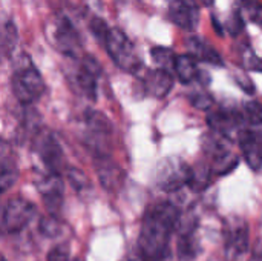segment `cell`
<instances>
[{
  "label": "cell",
  "mask_w": 262,
  "mask_h": 261,
  "mask_svg": "<svg viewBox=\"0 0 262 261\" xmlns=\"http://www.w3.org/2000/svg\"><path fill=\"white\" fill-rule=\"evenodd\" d=\"M180 225V211L169 202L155 203L143 218L138 251L143 261H166L173 231Z\"/></svg>",
  "instance_id": "6da1fadb"
},
{
  "label": "cell",
  "mask_w": 262,
  "mask_h": 261,
  "mask_svg": "<svg viewBox=\"0 0 262 261\" xmlns=\"http://www.w3.org/2000/svg\"><path fill=\"white\" fill-rule=\"evenodd\" d=\"M11 86L15 98L25 106L32 105L45 94L46 86L43 77L34 68L31 58L26 54L20 55V58L15 62Z\"/></svg>",
  "instance_id": "7a4b0ae2"
},
{
  "label": "cell",
  "mask_w": 262,
  "mask_h": 261,
  "mask_svg": "<svg viewBox=\"0 0 262 261\" xmlns=\"http://www.w3.org/2000/svg\"><path fill=\"white\" fill-rule=\"evenodd\" d=\"M155 182L161 191L177 192L184 186H190L192 166H189L178 157H167L157 166Z\"/></svg>",
  "instance_id": "3957f363"
},
{
  "label": "cell",
  "mask_w": 262,
  "mask_h": 261,
  "mask_svg": "<svg viewBox=\"0 0 262 261\" xmlns=\"http://www.w3.org/2000/svg\"><path fill=\"white\" fill-rule=\"evenodd\" d=\"M48 38L63 55L78 58L81 52V40L72 20H69L68 17L58 14L51 18Z\"/></svg>",
  "instance_id": "277c9868"
},
{
  "label": "cell",
  "mask_w": 262,
  "mask_h": 261,
  "mask_svg": "<svg viewBox=\"0 0 262 261\" xmlns=\"http://www.w3.org/2000/svg\"><path fill=\"white\" fill-rule=\"evenodd\" d=\"M104 46L109 57L120 69L126 72H137L141 68V60L135 52L134 43L120 28H111Z\"/></svg>",
  "instance_id": "5b68a950"
},
{
  "label": "cell",
  "mask_w": 262,
  "mask_h": 261,
  "mask_svg": "<svg viewBox=\"0 0 262 261\" xmlns=\"http://www.w3.org/2000/svg\"><path fill=\"white\" fill-rule=\"evenodd\" d=\"M100 74V63L92 55H83L71 75L74 89L94 102L97 98V82Z\"/></svg>",
  "instance_id": "8992f818"
},
{
  "label": "cell",
  "mask_w": 262,
  "mask_h": 261,
  "mask_svg": "<svg viewBox=\"0 0 262 261\" xmlns=\"http://www.w3.org/2000/svg\"><path fill=\"white\" fill-rule=\"evenodd\" d=\"M35 215V206L20 197L11 198L2 214V231L5 234H17L23 231Z\"/></svg>",
  "instance_id": "52a82bcc"
},
{
  "label": "cell",
  "mask_w": 262,
  "mask_h": 261,
  "mask_svg": "<svg viewBox=\"0 0 262 261\" xmlns=\"http://www.w3.org/2000/svg\"><path fill=\"white\" fill-rule=\"evenodd\" d=\"M35 188L41 195V200L46 206L48 214L58 217L57 214L63 205L61 175H57V174H52L48 171L45 174H38V177L35 178Z\"/></svg>",
  "instance_id": "ba28073f"
},
{
  "label": "cell",
  "mask_w": 262,
  "mask_h": 261,
  "mask_svg": "<svg viewBox=\"0 0 262 261\" xmlns=\"http://www.w3.org/2000/svg\"><path fill=\"white\" fill-rule=\"evenodd\" d=\"M35 142H37L35 151H37L41 163L45 165L46 171L61 175L64 157H63V149H61L58 140L49 132H45V134L37 132Z\"/></svg>",
  "instance_id": "9c48e42d"
},
{
  "label": "cell",
  "mask_w": 262,
  "mask_h": 261,
  "mask_svg": "<svg viewBox=\"0 0 262 261\" xmlns=\"http://www.w3.org/2000/svg\"><path fill=\"white\" fill-rule=\"evenodd\" d=\"M238 143L249 168L259 171L262 168V129H241L238 132Z\"/></svg>",
  "instance_id": "30bf717a"
},
{
  "label": "cell",
  "mask_w": 262,
  "mask_h": 261,
  "mask_svg": "<svg viewBox=\"0 0 262 261\" xmlns=\"http://www.w3.org/2000/svg\"><path fill=\"white\" fill-rule=\"evenodd\" d=\"M224 246L226 254L230 260L239 258L249 246V228L247 223L241 220H233L226 225L224 231Z\"/></svg>",
  "instance_id": "8fae6325"
},
{
  "label": "cell",
  "mask_w": 262,
  "mask_h": 261,
  "mask_svg": "<svg viewBox=\"0 0 262 261\" xmlns=\"http://www.w3.org/2000/svg\"><path fill=\"white\" fill-rule=\"evenodd\" d=\"M169 17L177 26L183 29H195L200 18V8L196 0H170Z\"/></svg>",
  "instance_id": "7c38bea8"
},
{
  "label": "cell",
  "mask_w": 262,
  "mask_h": 261,
  "mask_svg": "<svg viewBox=\"0 0 262 261\" xmlns=\"http://www.w3.org/2000/svg\"><path fill=\"white\" fill-rule=\"evenodd\" d=\"M243 122H246L244 115L233 109H218L207 115V125L212 132L220 134L226 138L238 131Z\"/></svg>",
  "instance_id": "4fadbf2b"
},
{
  "label": "cell",
  "mask_w": 262,
  "mask_h": 261,
  "mask_svg": "<svg viewBox=\"0 0 262 261\" xmlns=\"http://www.w3.org/2000/svg\"><path fill=\"white\" fill-rule=\"evenodd\" d=\"M95 168L98 172V178L100 183L103 185V188L106 191H117L118 188H121L123 182H124V171L111 160V157H98L95 158Z\"/></svg>",
  "instance_id": "5bb4252c"
},
{
  "label": "cell",
  "mask_w": 262,
  "mask_h": 261,
  "mask_svg": "<svg viewBox=\"0 0 262 261\" xmlns=\"http://www.w3.org/2000/svg\"><path fill=\"white\" fill-rule=\"evenodd\" d=\"M173 88V75L166 69H150L144 75V89L155 98L166 97Z\"/></svg>",
  "instance_id": "9a60e30c"
},
{
  "label": "cell",
  "mask_w": 262,
  "mask_h": 261,
  "mask_svg": "<svg viewBox=\"0 0 262 261\" xmlns=\"http://www.w3.org/2000/svg\"><path fill=\"white\" fill-rule=\"evenodd\" d=\"M18 178V169L14 158V154L8 149L6 142L2 143V158H0V186L6 192Z\"/></svg>",
  "instance_id": "2e32d148"
},
{
  "label": "cell",
  "mask_w": 262,
  "mask_h": 261,
  "mask_svg": "<svg viewBox=\"0 0 262 261\" xmlns=\"http://www.w3.org/2000/svg\"><path fill=\"white\" fill-rule=\"evenodd\" d=\"M187 48H189V54L192 57H195L196 60H201V62H206L210 65H216V66L224 65L223 57L218 54V51L210 43H207L206 40H203L200 37H192L187 42Z\"/></svg>",
  "instance_id": "e0dca14e"
},
{
  "label": "cell",
  "mask_w": 262,
  "mask_h": 261,
  "mask_svg": "<svg viewBox=\"0 0 262 261\" xmlns=\"http://www.w3.org/2000/svg\"><path fill=\"white\" fill-rule=\"evenodd\" d=\"M198 60L195 57H192L190 54H183L177 57V63H175V74L180 78L181 83L189 85L192 82H195L200 77V69H198Z\"/></svg>",
  "instance_id": "ac0fdd59"
},
{
  "label": "cell",
  "mask_w": 262,
  "mask_h": 261,
  "mask_svg": "<svg viewBox=\"0 0 262 261\" xmlns=\"http://www.w3.org/2000/svg\"><path fill=\"white\" fill-rule=\"evenodd\" d=\"M238 157L229 149L216 157H213V162L210 165L213 175H227L238 166Z\"/></svg>",
  "instance_id": "d6986e66"
},
{
  "label": "cell",
  "mask_w": 262,
  "mask_h": 261,
  "mask_svg": "<svg viewBox=\"0 0 262 261\" xmlns=\"http://www.w3.org/2000/svg\"><path fill=\"white\" fill-rule=\"evenodd\" d=\"M150 55H152V60L154 63L160 68V69H166V71H172L175 69V63H177V57L173 49L170 48H164V46H157V48H152L150 51Z\"/></svg>",
  "instance_id": "ffe728a7"
},
{
  "label": "cell",
  "mask_w": 262,
  "mask_h": 261,
  "mask_svg": "<svg viewBox=\"0 0 262 261\" xmlns=\"http://www.w3.org/2000/svg\"><path fill=\"white\" fill-rule=\"evenodd\" d=\"M17 40H18V34H17V28H15V23L12 20H6L3 23V28H2V52H3V57H11L15 45H17Z\"/></svg>",
  "instance_id": "44dd1931"
},
{
  "label": "cell",
  "mask_w": 262,
  "mask_h": 261,
  "mask_svg": "<svg viewBox=\"0 0 262 261\" xmlns=\"http://www.w3.org/2000/svg\"><path fill=\"white\" fill-rule=\"evenodd\" d=\"M213 172L210 166H204L200 165L196 168H192V182H190V188L193 191H203L209 186L210 178H212Z\"/></svg>",
  "instance_id": "7402d4cb"
},
{
  "label": "cell",
  "mask_w": 262,
  "mask_h": 261,
  "mask_svg": "<svg viewBox=\"0 0 262 261\" xmlns=\"http://www.w3.org/2000/svg\"><path fill=\"white\" fill-rule=\"evenodd\" d=\"M244 120L252 126L262 125V105L259 102H247L244 105Z\"/></svg>",
  "instance_id": "603a6c76"
},
{
  "label": "cell",
  "mask_w": 262,
  "mask_h": 261,
  "mask_svg": "<svg viewBox=\"0 0 262 261\" xmlns=\"http://www.w3.org/2000/svg\"><path fill=\"white\" fill-rule=\"evenodd\" d=\"M38 231H40L45 237H57V234H60V231H61L58 217L49 215V214H48L46 217H43V218L40 220Z\"/></svg>",
  "instance_id": "cb8c5ba5"
},
{
  "label": "cell",
  "mask_w": 262,
  "mask_h": 261,
  "mask_svg": "<svg viewBox=\"0 0 262 261\" xmlns=\"http://www.w3.org/2000/svg\"><path fill=\"white\" fill-rule=\"evenodd\" d=\"M243 9L246 11L250 22L262 28V3L256 0H243Z\"/></svg>",
  "instance_id": "d4e9b609"
},
{
  "label": "cell",
  "mask_w": 262,
  "mask_h": 261,
  "mask_svg": "<svg viewBox=\"0 0 262 261\" xmlns=\"http://www.w3.org/2000/svg\"><path fill=\"white\" fill-rule=\"evenodd\" d=\"M89 29H91L92 35L104 45V42H106V38L109 35V31H111L107 23L103 18H100V17H94L91 20V23H89Z\"/></svg>",
  "instance_id": "484cf974"
},
{
  "label": "cell",
  "mask_w": 262,
  "mask_h": 261,
  "mask_svg": "<svg viewBox=\"0 0 262 261\" xmlns=\"http://www.w3.org/2000/svg\"><path fill=\"white\" fill-rule=\"evenodd\" d=\"M190 103L201 111H209L213 105V98L207 92H193L190 94Z\"/></svg>",
  "instance_id": "4316f807"
},
{
  "label": "cell",
  "mask_w": 262,
  "mask_h": 261,
  "mask_svg": "<svg viewBox=\"0 0 262 261\" xmlns=\"http://www.w3.org/2000/svg\"><path fill=\"white\" fill-rule=\"evenodd\" d=\"M226 28H227V31H229L232 35H238V34L244 29V18H243L241 12H239L238 9H235V11L230 14L229 20H227V23H226Z\"/></svg>",
  "instance_id": "83f0119b"
},
{
  "label": "cell",
  "mask_w": 262,
  "mask_h": 261,
  "mask_svg": "<svg viewBox=\"0 0 262 261\" xmlns=\"http://www.w3.org/2000/svg\"><path fill=\"white\" fill-rule=\"evenodd\" d=\"M68 178H69L71 185L75 186L77 189H84V188H88V185H89L86 175H84L80 169H75V168H69V169H68Z\"/></svg>",
  "instance_id": "f1b7e54d"
},
{
  "label": "cell",
  "mask_w": 262,
  "mask_h": 261,
  "mask_svg": "<svg viewBox=\"0 0 262 261\" xmlns=\"http://www.w3.org/2000/svg\"><path fill=\"white\" fill-rule=\"evenodd\" d=\"M48 261H71L69 258V249L66 245H58L52 248L48 254Z\"/></svg>",
  "instance_id": "f546056e"
},
{
  "label": "cell",
  "mask_w": 262,
  "mask_h": 261,
  "mask_svg": "<svg viewBox=\"0 0 262 261\" xmlns=\"http://www.w3.org/2000/svg\"><path fill=\"white\" fill-rule=\"evenodd\" d=\"M253 258H255V261H262V238H259L258 243H256V248H255V252H253Z\"/></svg>",
  "instance_id": "4dcf8cb0"
},
{
  "label": "cell",
  "mask_w": 262,
  "mask_h": 261,
  "mask_svg": "<svg viewBox=\"0 0 262 261\" xmlns=\"http://www.w3.org/2000/svg\"><path fill=\"white\" fill-rule=\"evenodd\" d=\"M64 2L71 6V9H80L83 0H64Z\"/></svg>",
  "instance_id": "1f68e13d"
},
{
  "label": "cell",
  "mask_w": 262,
  "mask_h": 261,
  "mask_svg": "<svg viewBox=\"0 0 262 261\" xmlns=\"http://www.w3.org/2000/svg\"><path fill=\"white\" fill-rule=\"evenodd\" d=\"M206 6H212L213 3H215V0H201Z\"/></svg>",
  "instance_id": "d6a6232c"
},
{
  "label": "cell",
  "mask_w": 262,
  "mask_h": 261,
  "mask_svg": "<svg viewBox=\"0 0 262 261\" xmlns=\"http://www.w3.org/2000/svg\"><path fill=\"white\" fill-rule=\"evenodd\" d=\"M71 261H84L81 257H77V258H74V260H71Z\"/></svg>",
  "instance_id": "836d02e7"
},
{
  "label": "cell",
  "mask_w": 262,
  "mask_h": 261,
  "mask_svg": "<svg viewBox=\"0 0 262 261\" xmlns=\"http://www.w3.org/2000/svg\"><path fill=\"white\" fill-rule=\"evenodd\" d=\"M2 261H6V258H2Z\"/></svg>",
  "instance_id": "e575fe53"
}]
</instances>
